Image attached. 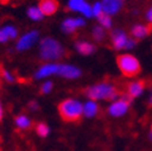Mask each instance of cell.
<instances>
[{"mask_svg": "<svg viewBox=\"0 0 152 151\" xmlns=\"http://www.w3.org/2000/svg\"><path fill=\"white\" fill-rule=\"evenodd\" d=\"M85 94L88 99L96 102H112L120 97V91L110 81H99L85 89Z\"/></svg>", "mask_w": 152, "mask_h": 151, "instance_id": "6da1fadb", "label": "cell"}, {"mask_svg": "<svg viewBox=\"0 0 152 151\" xmlns=\"http://www.w3.org/2000/svg\"><path fill=\"white\" fill-rule=\"evenodd\" d=\"M58 114L65 122H77L83 117V102L77 98H65L59 102Z\"/></svg>", "mask_w": 152, "mask_h": 151, "instance_id": "7a4b0ae2", "label": "cell"}, {"mask_svg": "<svg viewBox=\"0 0 152 151\" xmlns=\"http://www.w3.org/2000/svg\"><path fill=\"white\" fill-rule=\"evenodd\" d=\"M64 47L62 44L53 39V37H44L40 40L39 44V53L40 57L46 62H54L57 59L62 58L64 56Z\"/></svg>", "mask_w": 152, "mask_h": 151, "instance_id": "3957f363", "label": "cell"}, {"mask_svg": "<svg viewBox=\"0 0 152 151\" xmlns=\"http://www.w3.org/2000/svg\"><path fill=\"white\" fill-rule=\"evenodd\" d=\"M117 65L120 71L124 75V76L128 78H133V76H137V75L141 71V65L139 59L133 56L130 53H122L117 56Z\"/></svg>", "mask_w": 152, "mask_h": 151, "instance_id": "277c9868", "label": "cell"}, {"mask_svg": "<svg viewBox=\"0 0 152 151\" xmlns=\"http://www.w3.org/2000/svg\"><path fill=\"white\" fill-rule=\"evenodd\" d=\"M130 102H132V99L127 94H122L117 99L109 103V105L106 108L107 115L112 119H121V117L126 116L130 109Z\"/></svg>", "mask_w": 152, "mask_h": 151, "instance_id": "5b68a950", "label": "cell"}, {"mask_svg": "<svg viewBox=\"0 0 152 151\" xmlns=\"http://www.w3.org/2000/svg\"><path fill=\"white\" fill-rule=\"evenodd\" d=\"M111 43L113 47L121 50V48H132L135 45V40L130 39L126 32L121 29H113L111 32Z\"/></svg>", "mask_w": 152, "mask_h": 151, "instance_id": "8992f818", "label": "cell"}, {"mask_svg": "<svg viewBox=\"0 0 152 151\" xmlns=\"http://www.w3.org/2000/svg\"><path fill=\"white\" fill-rule=\"evenodd\" d=\"M39 39V32L37 30H29L22 34L16 43V48L18 51H26L29 50Z\"/></svg>", "mask_w": 152, "mask_h": 151, "instance_id": "52a82bcc", "label": "cell"}, {"mask_svg": "<svg viewBox=\"0 0 152 151\" xmlns=\"http://www.w3.org/2000/svg\"><path fill=\"white\" fill-rule=\"evenodd\" d=\"M81 74H82L81 69L72 64H59L58 73H57V75H59V76L64 79H69V80L79 79L81 76Z\"/></svg>", "mask_w": 152, "mask_h": 151, "instance_id": "ba28073f", "label": "cell"}, {"mask_svg": "<svg viewBox=\"0 0 152 151\" xmlns=\"http://www.w3.org/2000/svg\"><path fill=\"white\" fill-rule=\"evenodd\" d=\"M58 67H59V63L46 62L34 73V78L35 79H46V78L52 76V75H56L58 73Z\"/></svg>", "mask_w": 152, "mask_h": 151, "instance_id": "9c48e42d", "label": "cell"}, {"mask_svg": "<svg viewBox=\"0 0 152 151\" xmlns=\"http://www.w3.org/2000/svg\"><path fill=\"white\" fill-rule=\"evenodd\" d=\"M145 91V82L142 80H133L127 85L126 94L130 98H139Z\"/></svg>", "mask_w": 152, "mask_h": 151, "instance_id": "30bf717a", "label": "cell"}, {"mask_svg": "<svg viewBox=\"0 0 152 151\" xmlns=\"http://www.w3.org/2000/svg\"><path fill=\"white\" fill-rule=\"evenodd\" d=\"M86 24L85 20L81 17H68L62 22V29L65 33H74L76 29H79Z\"/></svg>", "mask_w": 152, "mask_h": 151, "instance_id": "8fae6325", "label": "cell"}, {"mask_svg": "<svg viewBox=\"0 0 152 151\" xmlns=\"http://www.w3.org/2000/svg\"><path fill=\"white\" fill-rule=\"evenodd\" d=\"M100 112V105L98 102L92 100V99H87L86 102H83V117L92 120L96 119Z\"/></svg>", "mask_w": 152, "mask_h": 151, "instance_id": "7c38bea8", "label": "cell"}, {"mask_svg": "<svg viewBox=\"0 0 152 151\" xmlns=\"http://www.w3.org/2000/svg\"><path fill=\"white\" fill-rule=\"evenodd\" d=\"M18 35V29L13 24L0 26V43L5 44L12 39H16Z\"/></svg>", "mask_w": 152, "mask_h": 151, "instance_id": "4fadbf2b", "label": "cell"}, {"mask_svg": "<svg viewBox=\"0 0 152 151\" xmlns=\"http://www.w3.org/2000/svg\"><path fill=\"white\" fill-rule=\"evenodd\" d=\"M13 123H15V127L21 130V132H24V130H29L33 126V120L30 119L29 115L27 114H18L15 116L13 119Z\"/></svg>", "mask_w": 152, "mask_h": 151, "instance_id": "5bb4252c", "label": "cell"}, {"mask_svg": "<svg viewBox=\"0 0 152 151\" xmlns=\"http://www.w3.org/2000/svg\"><path fill=\"white\" fill-rule=\"evenodd\" d=\"M37 6L40 7L44 16H51L57 12L59 4H58V0H40Z\"/></svg>", "mask_w": 152, "mask_h": 151, "instance_id": "9a60e30c", "label": "cell"}, {"mask_svg": "<svg viewBox=\"0 0 152 151\" xmlns=\"http://www.w3.org/2000/svg\"><path fill=\"white\" fill-rule=\"evenodd\" d=\"M104 13L112 16L116 15L122 7V0H103L102 1Z\"/></svg>", "mask_w": 152, "mask_h": 151, "instance_id": "2e32d148", "label": "cell"}, {"mask_svg": "<svg viewBox=\"0 0 152 151\" xmlns=\"http://www.w3.org/2000/svg\"><path fill=\"white\" fill-rule=\"evenodd\" d=\"M150 30L151 28L148 26H145V24H135L133 26L132 29H130V33L133 35L134 39H144L145 36H147L150 34Z\"/></svg>", "mask_w": 152, "mask_h": 151, "instance_id": "e0dca14e", "label": "cell"}, {"mask_svg": "<svg viewBox=\"0 0 152 151\" xmlns=\"http://www.w3.org/2000/svg\"><path fill=\"white\" fill-rule=\"evenodd\" d=\"M75 48L76 51H77L79 53L81 54H91L94 52V50H96V47H94L93 44L88 43V41H77L75 44Z\"/></svg>", "mask_w": 152, "mask_h": 151, "instance_id": "ac0fdd59", "label": "cell"}, {"mask_svg": "<svg viewBox=\"0 0 152 151\" xmlns=\"http://www.w3.org/2000/svg\"><path fill=\"white\" fill-rule=\"evenodd\" d=\"M35 133L39 138L45 139V138L50 137V134H51V127L46 122H39L35 126Z\"/></svg>", "mask_w": 152, "mask_h": 151, "instance_id": "d6986e66", "label": "cell"}, {"mask_svg": "<svg viewBox=\"0 0 152 151\" xmlns=\"http://www.w3.org/2000/svg\"><path fill=\"white\" fill-rule=\"evenodd\" d=\"M27 15L33 21H41L44 18V13L41 12L39 6H30L27 11Z\"/></svg>", "mask_w": 152, "mask_h": 151, "instance_id": "ffe728a7", "label": "cell"}, {"mask_svg": "<svg viewBox=\"0 0 152 151\" xmlns=\"http://www.w3.org/2000/svg\"><path fill=\"white\" fill-rule=\"evenodd\" d=\"M86 4H87L86 0H69V1H68V7L71 11L81 12Z\"/></svg>", "mask_w": 152, "mask_h": 151, "instance_id": "44dd1931", "label": "cell"}, {"mask_svg": "<svg viewBox=\"0 0 152 151\" xmlns=\"http://www.w3.org/2000/svg\"><path fill=\"white\" fill-rule=\"evenodd\" d=\"M92 36H93L94 40L102 41L104 39V36H105V29L103 27H100V26L93 27V29H92Z\"/></svg>", "mask_w": 152, "mask_h": 151, "instance_id": "7402d4cb", "label": "cell"}, {"mask_svg": "<svg viewBox=\"0 0 152 151\" xmlns=\"http://www.w3.org/2000/svg\"><path fill=\"white\" fill-rule=\"evenodd\" d=\"M98 21H99V26L103 27L104 29H109V28H111V26H112L111 16H109V15H106V13H103V15L98 18Z\"/></svg>", "mask_w": 152, "mask_h": 151, "instance_id": "603a6c76", "label": "cell"}, {"mask_svg": "<svg viewBox=\"0 0 152 151\" xmlns=\"http://www.w3.org/2000/svg\"><path fill=\"white\" fill-rule=\"evenodd\" d=\"M53 89V82L51 80H45L41 86H40V92L41 94H50Z\"/></svg>", "mask_w": 152, "mask_h": 151, "instance_id": "cb8c5ba5", "label": "cell"}, {"mask_svg": "<svg viewBox=\"0 0 152 151\" xmlns=\"http://www.w3.org/2000/svg\"><path fill=\"white\" fill-rule=\"evenodd\" d=\"M92 13H93L94 17H97V18H99L104 13L102 3H94V5L92 6Z\"/></svg>", "mask_w": 152, "mask_h": 151, "instance_id": "d4e9b609", "label": "cell"}, {"mask_svg": "<svg viewBox=\"0 0 152 151\" xmlns=\"http://www.w3.org/2000/svg\"><path fill=\"white\" fill-rule=\"evenodd\" d=\"M1 75H3L4 80L7 81V82H15V80H16V76H15V75H13L10 70L3 69V70H1Z\"/></svg>", "mask_w": 152, "mask_h": 151, "instance_id": "484cf974", "label": "cell"}, {"mask_svg": "<svg viewBox=\"0 0 152 151\" xmlns=\"http://www.w3.org/2000/svg\"><path fill=\"white\" fill-rule=\"evenodd\" d=\"M28 109H29L30 111H37V110H39V104H37L36 100H31V102H29V104H28Z\"/></svg>", "mask_w": 152, "mask_h": 151, "instance_id": "4316f807", "label": "cell"}, {"mask_svg": "<svg viewBox=\"0 0 152 151\" xmlns=\"http://www.w3.org/2000/svg\"><path fill=\"white\" fill-rule=\"evenodd\" d=\"M146 18H147V21H148L150 23H152V7L147 11V13H146Z\"/></svg>", "mask_w": 152, "mask_h": 151, "instance_id": "83f0119b", "label": "cell"}, {"mask_svg": "<svg viewBox=\"0 0 152 151\" xmlns=\"http://www.w3.org/2000/svg\"><path fill=\"white\" fill-rule=\"evenodd\" d=\"M3 117H4V108H3V103H1V100H0V121L3 120Z\"/></svg>", "mask_w": 152, "mask_h": 151, "instance_id": "f1b7e54d", "label": "cell"}, {"mask_svg": "<svg viewBox=\"0 0 152 151\" xmlns=\"http://www.w3.org/2000/svg\"><path fill=\"white\" fill-rule=\"evenodd\" d=\"M147 103H148V105H150V106H152V89H151V91H150V93H148Z\"/></svg>", "mask_w": 152, "mask_h": 151, "instance_id": "f546056e", "label": "cell"}, {"mask_svg": "<svg viewBox=\"0 0 152 151\" xmlns=\"http://www.w3.org/2000/svg\"><path fill=\"white\" fill-rule=\"evenodd\" d=\"M147 139H148L150 141H152V129L148 130V133H147Z\"/></svg>", "mask_w": 152, "mask_h": 151, "instance_id": "4dcf8cb0", "label": "cell"}, {"mask_svg": "<svg viewBox=\"0 0 152 151\" xmlns=\"http://www.w3.org/2000/svg\"><path fill=\"white\" fill-rule=\"evenodd\" d=\"M151 129H152V122H151Z\"/></svg>", "mask_w": 152, "mask_h": 151, "instance_id": "1f68e13d", "label": "cell"}]
</instances>
